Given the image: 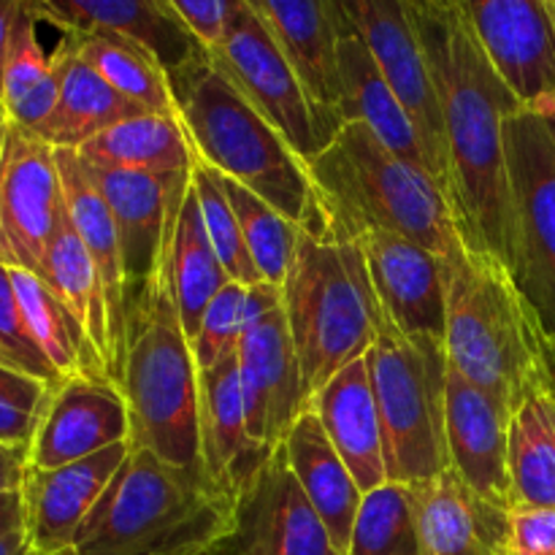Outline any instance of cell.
<instances>
[{"label":"cell","mask_w":555,"mask_h":555,"mask_svg":"<svg viewBox=\"0 0 555 555\" xmlns=\"http://www.w3.org/2000/svg\"><path fill=\"white\" fill-rule=\"evenodd\" d=\"M209 60L280 130L304 163L334 141L301 76L249 0H225V27Z\"/></svg>","instance_id":"obj_10"},{"label":"cell","mask_w":555,"mask_h":555,"mask_svg":"<svg viewBox=\"0 0 555 555\" xmlns=\"http://www.w3.org/2000/svg\"><path fill=\"white\" fill-rule=\"evenodd\" d=\"M179 20L190 27L206 52L220 43L225 27V0H168Z\"/></svg>","instance_id":"obj_44"},{"label":"cell","mask_w":555,"mask_h":555,"mask_svg":"<svg viewBox=\"0 0 555 555\" xmlns=\"http://www.w3.org/2000/svg\"><path fill=\"white\" fill-rule=\"evenodd\" d=\"M444 280L448 366L496 396L509 412L537 390L553 388L547 336L507 266L461 244L459 253L444 260Z\"/></svg>","instance_id":"obj_3"},{"label":"cell","mask_w":555,"mask_h":555,"mask_svg":"<svg viewBox=\"0 0 555 555\" xmlns=\"http://www.w3.org/2000/svg\"><path fill=\"white\" fill-rule=\"evenodd\" d=\"M166 260L182 328L193 345L209 301L231 282L209 242L193 184L184 193L182 209H179L177 225H173L171 242H168Z\"/></svg>","instance_id":"obj_31"},{"label":"cell","mask_w":555,"mask_h":555,"mask_svg":"<svg viewBox=\"0 0 555 555\" xmlns=\"http://www.w3.org/2000/svg\"><path fill=\"white\" fill-rule=\"evenodd\" d=\"M336 5L347 30L366 43L374 63L379 65L412 122L417 125L431 177L450 201L453 177H450V157L444 146L442 114L423 57L421 38L412 22L410 0H336Z\"/></svg>","instance_id":"obj_11"},{"label":"cell","mask_w":555,"mask_h":555,"mask_svg":"<svg viewBox=\"0 0 555 555\" xmlns=\"http://www.w3.org/2000/svg\"><path fill=\"white\" fill-rule=\"evenodd\" d=\"M85 63H90L119 95L150 114H177L171 79L160 60L141 43L112 33H63Z\"/></svg>","instance_id":"obj_35"},{"label":"cell","mask_w":555,"mask_h":555,"mask_svg":"<svg viewBox=\"0 0 555 555\" xmlns=\"http://www.w3.org/2000/svg\"><path fill=\"white\" fill-rule=\"evenodd\" d=\"M513 507L555 509V385L520 401L509 417Z\"/></svg>","instance_id":"obj_34"},{"label":"cell","mask_w":555,"mask_h":555,"mask_svg":"<svg viewBox=\"0 0 555 555\" xmlns=\"http://www.w3.org/2000/svg\"><path fill=\"white\" fill-rule=\"evenodd\" d=\"M65 217L54 146L9 122L0 152V266L41 274Z\"/></svg>","instance_id":"obj_12"},{"label":"cell","mask_w":555,"mask_h":555,"mask_svg":"<svg viewBox=\"0 0 555 555\" xmlns=\"http://www.w3.org/2000/svg\"><path fill=\"white\" fill-rule=\"evenodd\" d=\"M504 555H555V509L524 504L509 509Z\"/></svg>","instance_id":"obj_43"},{"label":"cell","mask_w":555,"mask_h":555,"mask_svg":"<svg viewBox=\"0 0 555 555\" xmlns=\"http://www.w3.org/2000/svg\"><path fill=\"white\" fill-rule=\"evenodd\" d=\"M415 491L423 555H504L509 509L472 491L453 469Z\"/></svg>","instance_id":"obj_26"},{"label":"cell","mask_w":555,"mask_h":555,"mask_svg":"<svg viewBox=\"0 0 555 555\" xmlns=\"http://www.w3.org/2000/svg\"><path fill=\"white\" fill-rule=\"evenodd\" d=\"M551 3V14H553V22H555V0H547Z\"/></svg>","instance_id":"obj_51"},{"label":"cell","mask_w":555,"mask_h":555,"mask_svg":"<svg viewBox=\"0 0 555 555\" xmlns=\"http://www.w3.org/2000/svg\"><path fill=\"white\" fill-rule=\"evenodd\" d=\"M309 410L320 417L331 444L341 455L363 493L388 482L383 428H379V412L366 358H358L339 374H334L309 399Z\"/></svg>","instance_id":"obj_25"},{"label":"cell","mask_w":555,"mask_h":555,"mask_svg":"<svg viewBox=\"0 0 555 555\" xmlns=\"http://www.w3.org/2000/svg\"><path fill=\"white\" fill-rule=\"evenodd\" d=\"M0 366L36 377L47 385H63L65 377L49 363L22 314L11 269L0 266Z\"/></svg>","instance_id":"obj_41"},{"label":"cell","mask_w":555,"mask_h":555,"mask_svg":"<svg viewBox=\"0 0 555 555\" xmlns=\"http://www.w3.org/2000/svg\"><path fill=\"white\" fill-rule=\"evenodd\" d=\"M222 184L260 280L282 287L296 253L298 225L233 179L222 177Z\"/></svg>","instance_id":"obj_38"},{"label":"cell","mask_w":555,"mask_h":555,"mask_svg":"<svg viewBox=\"0 0 555 555\" xmlns=\"http://www.w3.org/2000/svg\"><path fill=\"white\" fill-rule=\"evenodd\" d=\"M388 482L423 486L450 469L444 437V341L404 336L385 320L366 352Z\"/></svg>","instance_id":"obj_8"},{"label":"cell","mask_w":555,"mask_h":555,"mask_svg":"<svg viewBox=\"0 0 555 555\" xmlns=\"http://www.w3.org/2000/svg\"><path fill=\"white\" fill-rule=\"evenodd\" d=\"M190 184H193L195 195H198L204 228L209 233V242L215 247L217 258H220L222 269H225L228 280L238 282L244 287L263 282L258 269H255L253 258H249L247 244H244L242 225H238L231 201H228L222 173L195 155L193 168H190Z\"/></svg>","instance_id":"obj_39"},{"label":"cell","mask_w":555,"mask_h":555,"mask_svg":"<svg viewBox=\"0 0 555 555\" xmlns=\"http://www.w3.org/2000/svg\"><path fill=\"white\" fill-rule=\"evenodd\" d=\"M233 555H345L276 448L236 496Z\"/></svg>","instance_id":"obj_14"},{"label":"cell","mask_w":555,"mask_h":555,"mask_svg":"<svg viewBox=\"0 0 555 555\" xmlns=\"http://www.w3.org/2000/svg\"><path fill=\"white\" fill-rule=\"evenodd\" d=\"M38 22L41 14L30 0L11 33L0 95L9 122L30 133L54 112L60 95V63L54 52H43L38 41Z\"/></svg>","instance_id":"obj_33"},{"label":"cell","mask_w":555,"mask_h":555,"mask_svg":"<svg viewBox=\"0 0 555 555\" xmlns=\"http://www.w3.org/2000/svg\"><path fill=\"white\" fill-rule=\"evenodd\" d=\"M553 119H555V114H553Z\"/></svg>","instance_id":"obj_52"},{"label":"cell","mask_w":555,"mask_h":555,"mask_svg":"<svg viewBox=\"0 0 555 555\" xmlns=\"http://www.w3.org/2000/svg\"><path fill=\"white\" fill-rule=\"evenodd\" d=\"M301 76L325 130L341 128L339 41L345 36L336 0H249Z\"/></svg>","instance_id":"obj_21"},{"label":"cell","mask_w":555,"mask_h":555,"mask_svg":"<svg viewBox=\"0 0 555 555\" xmlns=\"http://www.w3.org/2000/svg\"><path fill=\"white\" fill-rule=\"evenodd\" d=\"M509 412L496 396L461 377L448 366L444 385V437L450 469L475 493L504 509H513L509 482Z\"/></svg>","instance_id":"obj_19"},{"label":"cell","mask_w":555,"mask_h":555,"mask_svg":"<svg viewBox=\"0 0 555 555\" xmlns=\"http://www.w3.org/2000/svg\"><path fill=\"white\" fill-rule=\"evenodd\" d=\"M547 356H551V369H553V377H555V341L547 339Z\"/></svg>","instance_id":"obj_49"},{"label":"cell","mask_w":555,"mask_h":555,"mask_svg":"<svg viewBox=\"0 0 555 555\" xmlns=\"http://www.w3.org/2000/svg\"><path fill=\"white\" fill-rule=\"evenodd\" d=\"M513 193V274L542 334L555 341V119L520 112L504 122Z\"/></svg>","instance_id":"obj_9"},{"label":"cell","mask_w":555,"mask_h":555,"mask_svg":"<svg viewBox=\"0 0 555 555\" xmlns=\"http://www.w3.org/2000/svg\"><path fill=\"white\" fill-rule=\"evenodd\" d=\"M63 182L65 209L76 233L85 242L92 263H95L98 280L103 287L108 318V356L106 372L114 385L122 383L125 356H128V282H125L122 249H119L117 228H114L112 211L106 201L92 184L85 160L76 150H54Z\"/></svg>","instance_id":"obj_23"},{"label":"cell","mask_w":555,"mask_h":555,"mask_svg":"<svg viewBox=\"0 0 555 555\" xmlns=\"http://www.w3.org/2000/svg\"><path fill=\"white\" fill-rule=\"evenodd\" d=\"M236 502L130 444L68 555H206L225 545Z\"/></svg>","instance_id":"obj_5"},{"label":"cell","mask_w":555,"mask_h":555,"mask_svg":"<svg viewBox=\"0 0 555 555\" xmlns=\"http://www.w3.org/2000/svg\"><path fill=\"white\" fill-rule=\"evenodd\" d=\"M119 388L128 401L130 444L209 482L201 453L198 363L182 328L166 255L128 307V356Z\"/></svg>","instance_id":"obj_4"},{"label":"cell","mask_w":555,"mask_h":555,"mask_svg":"<svg viewBox=\"0 0 555 555\" xmlns=\"http://www.w3.org/2000/svg\"><path fill=\"white\" fill-rule=\"evenodd\" d=\"M356 242L363 249L385 320L404 336L444 341V260L390 231H366Z\"/></svg>","instance_id":"obj_17"},{"label":"cell","mask_w":555,"mask_h":555,"mask_svg":"<svg viewBox=\"0 0 555 555\" xmlns=\"http://www.w3.org/2000/svg\"><path fill=\"white\" fill-rule=\"evenodd\" d=\"M171 90L195 155L291 222L307 225L314 211L307 163L211 60H198L171 76Z\"/></svg>","instance_id":"obj_7"},{"label":"cell","mask_w":555,"mask_h":555,"mask_svg":"<svg viewBox=\"0 0 555 555\" xmlns=\"http://www.w3.org/2000/svg\"><path fill=\"white\" fill-rule=\"evenodd\" d=\"M282 309L312 399L334 374L366 358L385 325L361 244L298 225Z\"/></svg>","instance_id":"obj_6"},{"label":"cell","mask_w":555,"mask_h":555,"mask_svg":"<svg viewBox=\"0 0 555 555\" xmlns=\"http://www.w3.org/2000/svg\"><path fill=\"white\" fill-rule=\"evenodd\" d=\"M307 171L314 184V211L301 225L307 231L352 242L366 231H390L442 260L466 244L437 179L401 160L366 125H341Z\"/></svg>","instance_id":"obj_2"},{"label":"cell","mask_w":555,"mask_h":555,"mask_svg":"<svg viewBox=\"0 0 555 555\" xmlns=\"http://www.w3.org/2000/svg\"><path fill=\"white\" fill-rule=\"evenodd\" d=\"M198 390L204 472L222 496H231L236 502L249 477L274 453L255 444L247 431L236 352L225 356L211 369L198 372Z\"/></svg>","instance_id":"obj_24"},{"label":"cell","mask_w":555,"mask_h":555,"mask_svg":"<svg viewBox=\"0 0 555 555\" xmlns=\"http://www.w3.org/2000/svg\"><path fill=\"white\" fill-rule=\"evenodd\" d=\"M5 130H9V117H5L3 106H0V152H3V139H5Z\"/></svg>","instance_id":"obj_48"},{"label":"cell","mask_w":555,"mask_h":555,"mask_svg":"<svg viewBox=\"0 0 555 555\" xmlns=\"http://www.w3.org/2000/svg\"><path fill=\"white\" fill-rule=\"evenodd\" d=\"M54 57L60 63V95L54 112L33 133L54 150H79L87 141L101 135L139 114H150L125 95H119L90 63L76 54L68 38H60Z\"/></svg>","instance_id":"obj_29"},{"label":"cell","mask_w":555,"mask_h":555,"mask_svg":"<svg viewBox=\"0 0 555 555\" xmlns=\"http://www.w3.org/2000/svg\"><path fill=\"white\" fill-rule=\"evenodd\" d=\"M41 22L63 33H112L150 49L168 79L209 57L168 0H33Z\"/></svg>","instance_id":"obj_22"},{"label":"cell","mask_w":555,"mask_h":555,"mask_svg":"<svg viewBox=\"0 0 555 555\" xmlns=\"http://www.w3.org/2000/svg\"><path fill=\"white\" fill-rule=\"evenodd\" d=\"M30 0H0V95H3V68H5V54H9L11 33H14L16 20L22 11L27 9Z\"/></svg>","instance_id":"obj_47"},{"label":"cell","mask_w":555,"mask_h":555,"mask_svg":"<svg viewBox=\"0 0 555 555\" xmlns=\"http://www.w3.org/2000/svg\"><path fill=\"white\" fill-rule=\"evenodd\" d=\"M339 81H341V125L361 122L388 146L390 152L412 166L431 173L426 146L417 125L406 114L390 81L374 63L366 43L345 27L339 41Z\"/></svg>","instance_id":"obj_28"},{"label":"cell","mask_w":555,"mask_h":555,"mask_svg":"<svg viewBox=\"0 0 555 555\" xmlns=\"http://www.w3.org/2000/svg\"><path fill=\"white\" fill-rule=\"evenodd\" d=\"M293 477L328 529L336 551L347 555L363 491L312 410H304L280 444Z\"/></svg>","instance_id":"obj_27"},{"label":"cell","mask_w":555,"mask_h":555,"mask_svg":"<svg viewBox=\"0 0 555 555\" xmlns=\"http://www.w3.org/2000/svg\"><path fill=\"white\" fill-rule=\"evenodd\" d=\"M434 95L442 114L461 236L477 253L513 266V193L504 122L520 112L459 0H410Z\"/></svg>","instance_id":"obj_1"},{"label":"cell","mask_w":555,"mask_h":555,"mask_svg":"<svg viewBox=\"0 0 555 555\" xmlns=\"http://www.w3.org/2000/svg\"><path fill=\"white\" fill-rule=\"evenodd\" d=\"M60 385H47L36 377L0 366V444L30 453L38 426Z\"/></svg>","instance_id":"obj_40"},{"label":"cell","mask_w":555,"mask_h":555,"mask_svg":"<svg viewBox=\"0 0 555 555\" xmlns=\"http://www.w3.org/2000/svg\"><path fill=\"white\" fill-rule=\"evenodd\" d=\"M85 168L98 193L106 201L114 228H117L130 307V301L150 285V280L160 269L168 238H171L177 215L182 209L184 193L190 188V173L188 177L163 179L150 177V173L95 166V163L87 160Z\"/></svg>","instance_id":"obj_15"},{"label":"cell","mask_w":555,"mask_h":555,"mask_svg":"<svg viewBox=\"0 0 555 555\" xmlns=\"http://www.w3.org/2000/svg\"><path fill=\"white\" fill-rule=\"evenodd\" d=\"M493 68L529 112L555 114V22L547 0H459Z\"/></svg>","instance_id":"obj_13"},{"label":"cell","mask_w":555,"mask_h":555,"mask_svg":"<svg viewBox=\"0 0 555 555\" xmlns=\"http://www.w3.org/2000/svg\"><path fill=\"white\" fill-rule=\"evenodd\" d=\"M27 469H30L27 450L0 444V499L9 496V493L22 491V482H25Z\"/></svg>","instance_id":"obj_45"},{"label":"cell","mask_w":555,"mask_h":555,"mask_svg":"<svg viewBox=\"0 0 555 555\" xmlns=\"http://www.w3.org/2000/svg\"><path fill=\"white\" fill-rule=\"evenodd\" d=\"M76 152L95 166L163 179L188 177L195 157L179 114H139L103 130Z\"/></svg>","instance_id":"obj_30"},{"label":"cell","mask_w":555,"mask_h":555,"mask_svg":"<svg viewBox=\"0 0 555 555\" xmlns=\"http://www.w3.org/2000/svg\"><path fill=\"white\" fill-rule=\"evenodd\" d=\"M206 555H233V553H231V551H228V542H225V545L215 547V551H211V553H206Z\"/></svg>","instance_id":"obj_50"},{"label":"cell","mask_w":555,"mask_h":555,"mask_svg":"<svg viewBox=\"0 0 555 555\" xmlns=\"http://www.w3.org/2000/svg\"><path fill=\"white\" fill-rule=\"evenodd\" d=\"M244 301H247V287L238 282H228L209 301L204 318H201L198 334L193 339L198 372L211 369L222 358L238 350L244 334Z\"/></svg>","instance_id":"obj_42"},{"label":"cell","mask_w":555,"mask_h":555,"mask_svg":"<svg viewBox=\"0 0 555 555\" xmlns=\"http://www.w3.org/2000/svg\"><path fill=\"white\" fill-rule=\"evenodd\" d=\"M38 276L74 312V318L79 320L85 334L90 336L92 347L101 356L103 366H106L108 318L106 301H103V287L101 280H98L95 263H92L85 242H81L74 222H70L68 209H65V217L60 220L57 231H54L52 242H49L47 258H43L41 274Z\"/></svg>","instance_id":"obj_36"},{"label":"cell","mask_w":555,"mask_h":555,"mask_svg":"<svg viewBox=\"0 0 555 555\" xmlns=\"http://www.w3.org/2000/svg\"><path fill=\"white\" fill-rule=\"evenodd\" d=\"M236 356L249 437L260 448L276 450L296 417L309 410V393L285 309L280 307L249 323Z\"/></svg>","instance_id":"obj_16"},{"label":"cell","mask_w":555,"mask_h":555,"mask_svg":"<svg viewBox=\"0 0 555 555\" xmlns=\"http://www.w3.org/2000/svg\"><path fill=\"white\" fill-rule=\"evenodd\" d=\"M11 282H14V291L16 298H20L27 328H30L33 339L38 341L43 356L49 358V363L65 379H108L106 366H103L101 356L92 347L90 336L85 334V328L74 318V312L49 291L47 282L25 269H11Z\"/></svg>","instance_id":"obj_32"},{"label":"cell","mask_w":555,"mask_h":555,"mask_svg":"<svg viewBox=\"0 0 555 555\" xmlns=\"http://www.w3.org/2000/svg\"><path fill=\"white\" fill-rule=\"evenodd\" d=\"M347 555H423L415 486L385 482L363 493Z\"/></svg>","instance_id":"obj_37"},{"label":"cell","mask_w":555,"mask_h":555,"mask_svg":"<svg viewBox=\"0 0 555 555\" xmlns=\"http://www.w3.org/2000/svg\"><path fill=\"white\" fill-rule=\"evenodd\" d=\"M130 442L128 401L108 379L68 377L49 401L30 444V469H57Z\"/></svg>","instance_id":"obj_20"},{"label":"cell","mask_w":555,"mask_h":555,"mask_svg":"<svg viewBox=\"0 0 555 555\" xmlns=\"http://www.w3.org/2000/svg\"><path fill=\"white\" fill-rule=\"evenodd\" d=\"M282 307V287L271 282H258L247 287V301H244V328L255 320L266 318L269 312Z\"/></svg>","instance_id":"obj_46"},{"label":"cell","mask_w":555,"mask_h":555,"mask_svg":"<svg viewBox=\"0 0 555 555\" xmlns=\"http://www.w3.org/2000/svg\"><path fill=\"white\" fill-rule=\"evenodd\" d=\"M128 455L130 442H119L57 469H27L20 493L25 537L33 555L70 553L81 526L112 486L114 475L122 469Z\"/></svg>","instance_id":"obj_18"}]
</instances>
